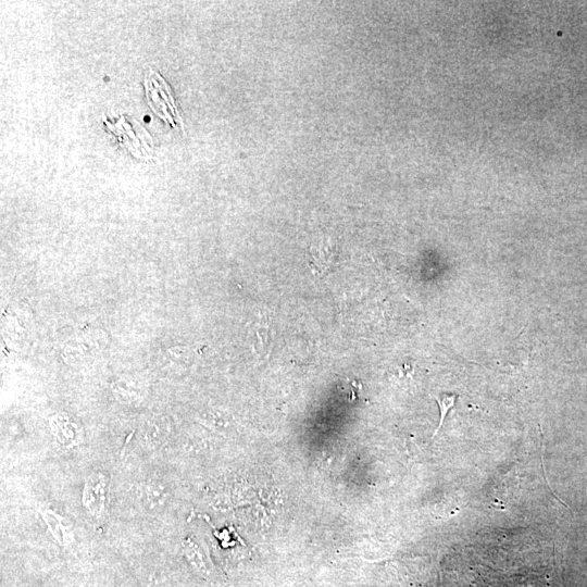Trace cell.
Returning <instances> with one entry per match:
<instances>
[{
    "mask_svg": "<svg viewBox=\"0 0 587 587\" xmlns=\"http://www.w3.org/2000/svg\"><path fill=\"white\" fill-rule=\"evenodd\" d=\"M171 437V422L164 415H151L137 429V440L145 451L161 449Z\"/></svg>",
    "mask_w": 587,
    "mask_h": 587,
    "instance_id": "cell-3",
    "label": "cell"
},
{
    "mask_svg": "<svg viewBox=\"0 0 587 587\" xmlns=\"http://www.w3.org/2000/svg\"><path fill=\"white\" fill-rule=\"evenodd\" d=\"M113 391L116 398L124 403L137 402L143 396L142 388L132 380H120L115 383L113 385Z\"/></svg>",
    "mask_w": 587,
    "mask_h": 587,
    "instance_id": "cell-7",
    "label": "cell"
},
{
    "mask_svg": "<svg viewBox=\"0 0 587 587\" xmlns=\"http://www.w3.org/2000/svg\"><path fill=\"white\" fill-rule=\"evenodd\" d=\"M268 317L263 316L255 325V340L259 342L262 349L266 347L268 338Z\"/></svg>",
    "mask_w": 587,
    "mask_h": 587,
    "instance_id": "cell-10",
    "label": "cell"
},
{
    "mask_svg": "<svg viewBox=\"0 0 587 587\" xmlns=\"http://www.w3.org/2000/svg\"><path fill=\"white\" fill-rule=\"evenodd\" d=\"M50 430L63 449H73L83 442L80 428L65 414H55L50 419Z\"/></svg>",
    "mask_w": 587,
    "mask_h": 587,
    "instance_id": "cell-6",
    "label": "cell"
},
{
    "mask_svg": "<svg viewBox=\"0 0 587 587\" xmlns=\"http://www.w3.org/2000/svg\"><path fill=\"white\" fill-rule=\"evenodd\" d=\"M145 85L149 103L154 112L175 125V120H177L176 107L165 82L157 73L151 72L147 75Z\"/></svg>",
    "mask_w": 587,
    "mask_h": 587,
    "instance_id": "cell-4",
    "label": "cell"
},
{
    "mask_svg": "<svg viewBox=\"0 0 587 587\" xmlns=\"http://www.w3.org/2000/svg\"><path fill=\"white\" fill-rule=\"evenodd\" d=\"M138 496L146 511L161 513L170 505L171 486L164 478L150 475L140 484Z\"/></svg>",
    "mask_w": 587,
    "mask_h": 587,
    "instance_id": "cell-2",
    "label": "cell"
},
{
    "mask_svg": "<svg viewBox=\"0 0 587 587\" xmlns=\"http://www.w3.org/2000/svg\"><path fill=\"white\" fill-rule=\"evenodd\" d=\"M435 400H436V402L438 404V408H439V411H440V420H439L437 428L434 432V436H436L439 428L441 427L448 411L451 410L454 407V403H455V400H457V395L442 394V395L436 397Z\"/></svg>",
    "mask_w": 587,
    "mask_h": 587,
    "instance_id": "cell-9",
    "label": "cell"
},
{
    "mask_svg": "<svg viewBox=\"0 0 587 587\" xmlns=\"http://www.w3.org/2000/svg\"><path fill=\"white\" fill-rule=\"evenodd\" d=\"M337 261V248L328 238L315 240L309 250V267L315 277L332 271Z\"/></svg>",
    "mask_w": 587,
    "mask_h": 587,
    "instance_id": "cell-5",
    "label": "cell"
},
{
    "mask_svg": "<svg viewBox=\"0 0 587 587\" xmlns=\"http://www.w3.org/2000/svg\"><path fill=\"white\" fill-rule=\"evenodd\" d=\"M182 548L188 560L196 566L204 569L203 553L195 540V537L187 536L182 541Z\"/></svg>",
    "mask_w": 587,
    "mask_h": 587,
    "instance_id": "cell-8",
    "label": "cell"
},
{
    "mask_svg": "<svg viewBox=\"0 0 587 587\" xmlns=\"http://www.w3.org/2000/svg\"><path fill=\"white\" fill-rule=\"evenodd\" d=\"M109 495V476L102 471L90 473L83 486L82 504L92 519L105 513Z\"/></svg>",
    "mask_w": 587,
    "mask_h": 587,
    "instance_id": "cell-1",
    "label": "cell"
}]
</instances>
